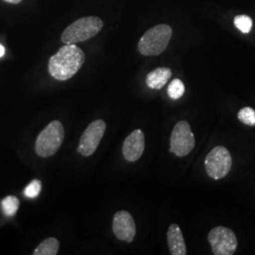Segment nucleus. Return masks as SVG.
Listing matches in <instances>:
<instances>
[{"instance_id": "1", "label": "nucleus", "mask_w": 255, "mask_h": 255, "mask_svg": "<svg viewBox=\"0 0 255 255\" xmlns=\"http://www.w3.org/2000/svg\"><path fill=\"white\" fill-rule=\"evenodd\" d=\"M85 54L75 44L62 46L48 62V72L57 81H67L82 68Z\"/></svg>"}, {"instance_id": "2", "label": "nucleus", "mask_w": 255, "mask_h": 255, "mask_svg": "<svg viewBox=\"0 0 255 255\" xmlns=\"http://www.w3.org/2000/svg\"><path fill=\"white\" fill-rule=\"evenodd\" d=\"M103 27V22L98 16L78 19L66 27L61 40L64 45H71L87 41L96 36Z\"/></svg>"}, {"instance_id": "3", "label": "nucleus", "mask_w": 255, "mask_h": 255, "mask_svg": "<svg viewBox=\"0 0 255 255\" xmlns=\"http://www.w3.org/2000/svg\"><path fill=\"white\" fill-rule=\"evenodd\" d=\"M172 37V28L168 25H157L146 30L138 43V51L144 56L163 53Z\"/></svg>"}, {"instance_id": "4", "label": "nucleus", "mask_w": 255, "mask_h": 255, "mask_svg": "<svg viewBox=\"0 0 255 255\" xmlns=\"http://www.w3.org/2000/svg\"><path fill=\"white\" fill-rule=\"evenodd\" d=\"M64 139L63 124L58 120L50 122L37 137L35 143L37 154L43 158L54 155L62 146Z\"/></svg>"}, {"instance_id": "5", "label": "nucleus", "mask_w": 255, "mask_h": 255, "mask_svg": "<svg viewBox=\"0 0 255 255\" xmlns=\"http://www.w3.org/2000/svg\"><path fill=\"white\" fill-rule=\"evenodd\" d=\"M232 156L225 146L214 147L205 159V168L210 178L220 180L228 175L232 167Z\"/></svg>"}, {"instance_id": "6", "label": "nucleus", "mask_w": 255, "mask_h": 255, "mask_svg": "<svg viewBox=\"0 0 255 255\" xmlns=\"http://www.w3.org/2000/svg\"><path fill=\"white\" fill-rule=\"evenodd\" d=\"M213 255H233L237 249V238L232 229L217 226L208 234Z\"/></svg>"}, {"instance_id": "7", "label": "nucleus", "mask_w": 255, "mask_h": 255, "mask_svg": "<svg viewBox=\"0 0 255 255\" xmlns=\"http://www.w3.org/2000/svg\"><path fill=\"white\" fill-rule=\"evenodd\" d=\"M195 135L187 121H180L174 127L170 137V152L178 157L189 154L195 147Z\"/></svg>"}, {"instance_id": "8", "label": "nucleus", "mask_w": 255, "mask_h": 255, "mask_svg": "<svg viewBox=\"0 0 255 255\" xmlns=\"http://www.w3.org/2000/svg\"><path fill=\"white\" fill-rule=\"evenodd\" d=\"M105 130L106 123L103 120L98 119L93 121L82 133L78 146V152L85 157L94 154L100 146Z\"/></svg>"}, {"instance_id": "9", "label": "nucleus", "mask_w": 255, "mask_h": 255, "mask_svg": "<svg viewBox=\"0 0 255 255\" xmlns=\"http://www.w3.org/2000/svg\"><path fill=\"white\" fill-rule=\"evenodd\" d=\"M113 231L120 241L131 243L136 234L135 222L127 211H119L115 214L113 220Z\"/></svg>"}, {"instance_id": "10", "label": "nucleus", "mask_w": 255, "mask_h": 255, "mask_svg": "<svg viewBox=\"0 0 255 255\" xmlns=\"http://www.w3.org/2000/svg\"><path fill=\"white\" fill-rule=\"evenodd\" d=\"M145 150V135L141 129L133 130L125 139L122 146V153L128 162H136Z\"/></svg>"}, {"instance_id": "11", "label": "nucleus", "mask_w": 255, "mask_h": 255, "mask_svg": "<svg viewBox=\"0 0 255 255\" xmlns=\"http://www.w3.org/2000/svg\"><path fill=\"white\" fill-rule=\"evenodd\" d=\"M167 244L169 253L172 255H186L187 250L185 246L182 230L177 224H171L167 230Z\"/></svg>"}, {"instance_id": "12", "label": "nucleus", "mask_w": 255, "mask_h": 255, "mask_svg": "<svg viewBox=\"0 0 255 255\" xmlns=\"http://www.w3.org/2000/svg\"><path fill=\"white\" fill-rule=\"evenodd\" d=\"M172 76V71L167 67H159L147 74L146 85L154 90H160L164 87Z\"/></svg>"}, {"instance_id": "13", "label": "nucleus", "mask_w": 255, "mask_h": 255, "mask_svg": "<svg viewBox=\"0 0 255 255\" xmlns=\"http://www.w3.org/2000/svg\"><path fill=\"white\" fill-rule=\"evenodd\" d=\"M60 243L57 238L49 237L46 238L33 252L34 255H56L59 252Z\"/></svg>"}, {"instance_id": "14", "label": "nucleus", "mask_w": 255, "mask_h": 255, "mask_svg": "<svg viewBox=\"0 0 255 255\" xmlns=\"http://www.w3.org/2000/svg\"><path fill=\"white\" fill-rule=\"evenodd\" d=\"M19 200L14 196H8L1 201L2 209L6 216L12 217L16 214L19 209Z\"/></svg>"}, {"instance_id": "15", "label": "nucleus", "mask_w": 255, "mask_h": 255, "mask_svg": "<svg viewBox=\"0 0 255 255\" xmlns=\"http://www.w3.org/2000/svg\"><path fill=\"white\" fill-rule=\"evenodd\" d=\"M185 91V87L183 82L179 80V79H175L172 82L169 83L168 88H167V94L170 97V99H172L174 101L181 99Z\"/></svg>"}, {"instance_id": "16", "label": "nucleus", "mask_w": 255, "mask_h": 255, "mask_svg": "<svg viewBox=\"0 0 255 255\" xmlns=\"http://www.w3.org/2000/svg\"><path fill=\"white\" fill-rule=\"evenodd\" d=\"M238 119L245 125L255 126V111L252 107H244L237 114Z\"/></svg>"}, {"instance_id": "17", "label": "nucleus", "mask_w": 255, "mask_h": 255, "mask_svg": "<svg viewBox=\"0 0 255 255\" xmlns=\"http://www.w3.org/2000/svg\"><path fill=\"white\" fill-rule=\"evenodd\" d=\"M235 26L243 33H249L253 27V20L248 15H237L234 20Z\"/></svg>"}, {"instance_id": "18", "label": "nucleus", "mask_w": 255, "mask_h": 255, "mask_svg": "<svg viewBox=\"0 0 255 255\" xmlns=\"http://www.w3.org/2000/svg\"><path fill=\"white\" fill-rule=\"evenodd\" d=\"M41 189H42V182L39 180H33L25 188L24 194L28 199H34L39 196Z\"/></svg>"}, {"instance_id": "19", "label": "nucleus", "mask_w": 255, "mask_h": 255, "mask_svg": "<svg viewBox=\"0 0 255 255\" xmlns=\"http://www.w3.org/2000/svg\"><path fill=\"white\" fill-rule=\"evenodd\" d=\"M5 2H8V3H11V4H18L22 0H4Z\"/></svg>"}, {"instance_id": "20", "label": "nucleus", "mask_w": 255, "mask_h": 255, "mask_svg": "<svg viewBox=\"0 0 255 255\" xmlns=\"http://www.w3.org/2000/svg\"><path fill=\"white\" fill-rule=\"evenodd\" d=\"M4 54H5V47L2 46V45H0V58L3 57Z\"/></svg>"}]
</instances>
